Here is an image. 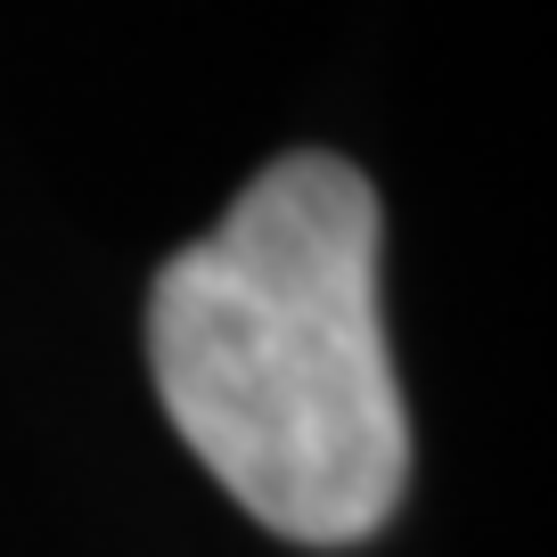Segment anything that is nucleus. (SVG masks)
<instances>
[{
	"label": "nucleus",
	"mask_w": 557,
	"mask_h": 557,
	"mask_svg": "<svg viewBox=\"0 0 557 557\" xmlns=\"http://www.w3.org/2000/svg\"><path fill=\"white\" fill-rule=\"evenodd\" d=\"M377 238V189L329 148H296L148 287V369L173 435L296 549L369 541L410 484Z\"/></svg>",
	"instance_id": "f257e3e1"
}]
</instances>
